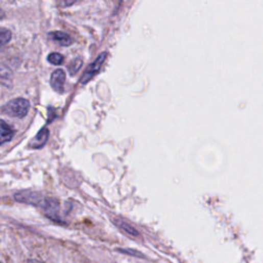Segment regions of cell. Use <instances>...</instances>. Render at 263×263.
Masks as SVG:
<instances>
[{"mask_svg":"<svg viewBox=\"0 0 263 263\" xmlns=\"http://www.w3.org/2000/svg\"><path fill=\"white\" fill-rule=\"evenodd\" d=\"M47 61L50 63H52L53 65L59 66V65H61L64 62V57L61 54H59V53H52V54L49 55Z\"/></svg>","mask_w":263,"mask_h":263,"instance_id":"obj_9","label":"cell"},{"mask_svg":"<svg viewBox=\"0 0 263 263\" xmlns=\"http://www.w3.org/2000/svg\"><path fill=\"white\" fill-rule=\"evenodd\" d=\"M12 38V33L10 30L6 29V28H2L0 30V40H2V45L7 44Z\"/></svg>","mask_w":263,"mask_h":263,"instance_id":"obj_11","label":"cell"},{"mask_svg":"<svg viewBox=\"0 0 263 263\" xmlns=\"http://www.w3.org/2000/svg\"><path fill=\"white\" fill-rule=\"evenodd\" d=\"M117 251H118V252H122V253H125V254L134 255V256H137V257L142 256V254H141V253H138V252H136L135 250H122V249H118Z\"/></svg>","mask_w":263,"mask_h":263,"instance_id":"obj_12","label":"cell"},{"mask_svg":"<svg viewBox=\"0 0 263 263\" xmlns=\"http://www.w3.org/2000/svg\"><path fill=\"white\" fill-rule=\"evenodd\" d=\"M29 107L30 103L28 100L24 98H17L11 100L3 107V113L8 114L12 117L22 118L28 113Z\"/></svg>","mask_w":263,"mask_h":263,"instance_id":"obj_1","label":"cell"},{"mask_svg":"<svg viewBox=\"0 0 263 263\" xmlns=\"http://www.w3.org/2000/svg\"><path fill=\"white\" fill-rule=\"evenodd\" d=\"M113 223L123 231H125L127 234L133 236V237H139L140 233L138 232V230L136 228H134L132 225H130L129 223H127L126 221H124L123 219L119 218H115L113 219Z\"/></svg>","mask_w":263,"mask_h":263,"instance_id":"obj_7","label":"cell"},{"mask_svg":"<svg viewBox=\"0 0 263 263\" xmlns=\"http://www.w3.org/2000/svg\"><path fill=\"white\" fill-rule=\"evenodd\" d=\"M49 137H50V131L46 128H42L29 143L30 148H33V149L41 148L46 143Z\"/></svg>","mask_w":263,"mask_h":263,"instance_id":"obj_5","label":"cell"},{"mask_svg":"<svg viewBox=\"0 0 263 263\" xmlns=\"http://www.w3.org/2000/svg\"><path fill=\"white\" fill-rule=\"evenodd\" d=\"M65 79H66V74L62 69H57L52 73L51 85L56 92L63 93Z\"/></svg>","mask_w":263,"mask_h":263,"instance_id":"obj_4","label":"cell"},{"mask_svg":"<svg viewBox=\"0 0 263 263\" xmlns=\"http://www.w3.org/2000/svg\"><path fill=\"white\" fill-rule=\"evenodd\" d=\"M82 60L80 59V58H76L74 61H72L71 62V64L68 66V70H69V73L71 74V75H73V74H75L80 68H81V66H82Z\"/></svg>","mask_w":263,"mask_h":263,"instance_id":"obj_10","label":"cell"},{"mask_svg":"<svg viewBox=\"0 0 263 263\" xmlns=\"http://www.w3.org/2000/svg\"><path fill=\"white\" fill-rule=\"evenodd\" d=\"M46 199L47 197H43L41 194L31 192V190H24L15 195V200L17 202L33 205L39 208L43 207Z\"/></svg>","mask_w":263,"mask_h":263,"instance_id":"obj_2","label":"cell"},{"mask_svg":"<svg viewBox=\"0 0 263 263\" xmlns=\"http://www.w3.org/2000/svg\"><path fill=\"white\" fill-rule=\"evenodd\" d=\"M0 137H2V144L9 142L14 137V131L11 129L10 126L3 119L0 124Z\"/></svg>","mask_w":263,"mask_h":263,"instance_id":"obj_8","label":"cell"},{"mask_svg":"<svg viewBox=\"0 0 263 263\" xmlns=\"http://www.w3.org/2000/svg\"><path fill=\"white\" fill-rule=\"evenodd\" d=\"M73 4H75V2H69V3L64 2V3H60V6L61 7H69V6H72Z\"/></svg>","mask_w":263,"mask_h":263,"instance_id":"obj_13","label":"cell"},{"mask_svg":"<svg viewBox=\"0 0 263 263\" xmlns=\"http://www.w3.org/2000/svg\"><path fill=\"white\" fill-rule=\"evenodd\" d=\"M49 37L56 43L62 46H69L72 44L71 37L63 31H52L49 33Z\"/></svg>","mask_w":263,"mask_h":263,"instance_id":"obj_6","label":"cell"},{"mask_svg":"<svg viewBox=\"0 0 263 263\" xmlns=\"http://www.w3.org/2000/svg\"><path fill=\"white\" fill-rule=\"evenodd\" d=\"M106 56H107V53H106V52L101 53V54L97 57V59H96L89 67H87V69L84 71L82 77L80 78V83H81V84H86L87 82H89V81L99 72V70H100L102 64L104 63V61H105V59H106Z\"/></svg>","mask_w":263,"mask_h":263,"instance_id":"obj_3","label":"cell"}]
</instances>
